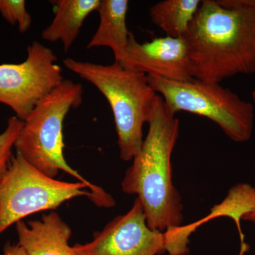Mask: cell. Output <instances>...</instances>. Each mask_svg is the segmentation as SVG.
Listing matches in <instances>:
<instances>
[{
    "label": "cell",
    "instance_id": "cell-19",
    "mask_svg": "<svg viewBox=\"0 0 255 255\" xmlns=\"http://www.w3.org/2000/svg\"><path fill=\"white\" fill-rule=\"evenodd\" d=\"M250 246L246 241L241 242V250L239 255H245L249 251Z\"/></svg>",
    "mask_w": 255,
    "mask_h": 255
},
{
    "label": "cell",
    "instance_id": "cell-7",
    "mask_svg": "<svg viewBox=\"0 0 255 255\" xmlns=\"http://www.w3.org/2000/svg\"><path fill=\"white\" fill-rule=\"evenodd\" d=\"M53 50L32 42L21 63L0 65V103L24 122L33 109L65 79Z\"/></svg>",
    "mask_w": 255,
    "mask_h": 255
},
{
    "label": "cell",
    "instance_id": "cell-15",
    "mask_svg": "<svg viewBox=\"0 0 255 255\" xmlns=\"http://www.w3.org/2000/svg\"><path fill=\"white\" fill-rule=\"evenodd\" d=\"M24 122L16 117H10L7 127L0 134V183L7 172L12 157V148L17 140Z\"/></svg>",
    "mask_w": 255,
    "mask_h": 255
},
{
    "label": "cell",
    "instance_id": "cell-13",
    "mask_svg": "<svg viewBox=\"0 0 255 255\" xmlns=\"http://www.w3.org/2000/svg\"><path fill=\"white\" fill-rule=\"evenodd\" d=\"M255 207V187L246 183L237 184L230 189L227 196L222 203L213 208L211 214L206 219L199 222L176 228L174 232L176 241L179 246L187 248L189 243V236L199 226L205 223L208 219L227 216L236 223L241 242L245 241V235L242 231L241 221L244 215L251 211Z\"/></svg>",
    "mask_w": 255,
    "mask_h": 255
},
{
    "label": "cell",
    "instance_id": "cell-16",
    "mask_svg": "<svg viewBox=\"0 0 255 255\" xmlns=\"http://www.w3.org/2000/svg\"><path fill=\"white\" fill-rule=\"evenodd\" d=\"M0 13L10 24H17L20 33H26L31 27L32 18L24 0H0Z\"/></svg>",
    "mask_w": 255,
    "mask_h": 255
},
{
    "label": "cell",
    "instance_id": "cell-2",
    "mask_svg": "<svg viewBox=\"0 0 255 255\" xmlns=\"http://www.w3.org/2000/svg\"><path fill=\"white\" fill-rule=\"evenodd\" d=\"M158 96L141 148L132 159L122 183V190L140 199L150 229L165 233L182 226V197L172 182V155L179 121Z\"/></svg>",
    "mask_w": 255,
    "mask_h": 255
},
{
    "label": "cell",
    "instance_id": "cell-11",
    "mask_svg": "<svg viewBox=\"0 0 255 255\" xmlns=\"http://www.w3.org/2000/svg\"><path fill=\"white\" fill-rule=\"evenodd\" d=\"M128 0H101L97 11L100 24L87 49L105 46L112 50L115 61L123 65L127 58V48L130 32L127 28Z\"/></svg>",
    "mask_w": 255,
    "mask_h": 255
},
{
    "label": "cell",
    "instance_id": "cell-14",
    "mask_svg": "<svg viewBox=\"0 0 255 255\" xmlns=\"http://www.w3.org/2000/svg\"><path fill=\"white\" fill-rule=\"evenodd\" d=\"M200 0H164L150 9L152 23L166 36L183 38L200 6Z\"/></svg>",
    "mask_w": 255,
    "mask_h": 255
},
{
    "label": "cell",
    "instance_id": "cell-1",
    "mask_svg": "<svg viewBox=\"0 0 255 255\" xmlns=\"http://www.w3.org/2000/svg\"><path fill=\"white\" fill-rule=\"evenodd\" d=\"M183 38L193 78L220 83L255 73V0H204Z\"/></svg>",
    "mask_w": 255,
    "mask_h": 255
},
{
    "label": "cell",
    "instance_id": "cell-10",
    "mask_svg": "<svg viewBox=\"0 0 255 255\" xmlns=\"http://www.w3.org/2000/svg\"><path fill=\"white\" fill-rule=\"evenodd\" d=\"M18 245L27 255H77L69 246L70 226L58 213L43 214L41 220L16 223Z\"/></svg>",
    "mask_w": 255,
    "mask_h": 255
},
{
    "label": "cell",
    "instance_id": "cell-5",
    "mask_svg": "<svg viewBox=\"0 0 255 255\" xmlns=\"http://www.w3.org/2000/svg\"><path fill=\"white\" fill-rule=\"evenodd\" d=\"M152 88L163 99L169 112H184L212 121L233 141H248L253 135L255 107L216 82H176L147 76Z\"/></svg>",
    "mask_w": 255,
    "mask_h": 255
},
{
    "label": "cell",
    "instance_id": "cell-6",
    "mask_svg": "<svg viewBox=\"0 0 255 255\" xmlns=\"http://www.w3.org/2000/svg\"><path fill=\"white\" fill-rule=\"evenodd\" d=\"M87 187L83 182L48 177L16 152L0 183V235L30 215L57 209L74 198L87 196L96 204L93 193L84 191Z\"/></svg>",
    "mask_w": 255,
    "mask_h": 255
},
{
    "label": "cell",
    "instance_id": "cell-4",
    "mask_svg": "<svg viewBox=\"0 0 255 255\" xmlns=\"http://www.w3.org/2000/svg\"><path fill=\"white\" fill-rule=\"evenodd\" d=\"M63 65L105 96L114 115L120 158L132 160L141 148L143 126L148 124L159 96L147 75L116 61L100 65L68 58Z\"/></svg>",
    "mask_w": 255,
    "mask_h": 255
},
{
    "label": "cell",
    "instance_id": "cell-20",
    "mask_svg": "<svg viewBox=\"0 0 255 255\" xmlns=\"http://www.w3.org/2000/svg\"><path fill=\"white\" fill-rule=\"evenodd\" d=\"M252 97H253V105H254L255 107V89L254 91L253 92V93H252Z\"/></svg>",
    "mask_w": 255,
    "mask_h": 255
},
{
    "label": "cell",
    "instance_id": "cell-9",
    "mask_svg": "<svg viewBox=\"0 0 255 255\" xmlns=\"http://www.w3.org/2000/svg\"><path fill=\"white\" fill-rule=\"evenodd\" d=\"M124 67L176 82L194 80L189 50L184 38L157 37L140 43L130 33Z\"/></svg>",
    "mask_w": 255,
    "mask_h": 255
},
{
    "label": "cell",
    "instance_id": "cell-12",
    "mask_svg": "<svg viewBox=\"0 0 255 255\" xmlns=\"http://www.w3.org/2000/svg\"><path fill=\"white\" fill-rule=\"evenodd\" d=\"M55 17L42 32V38L55 43L61 41L64 50L68 52L75 43L87 16L97 11L101 0H56Z\"/></svg>",
    "mask_w": 255,
    "mask_h": 255
},
{
    "label": "cell",
    "instance_id": "cell-3",
    "mask_svg": "<svg viewBox=\"0 0 255 255\" xmlns=\"http://www.w3.org/2000/svg\"><path fill=\"white\" fill-rule=\"evenodd\" d=\"M83 88L70 80L63 82L36 106L28 118L14 147L16 152L35 168L55 178L63 171L86 184L95 196L96 205L112 208L115 200L102 188L94 185L72 168L64 156L63 124L71 109L80 107Z\"/></svg>",
    "mask_w": 255,
    "mask_h": 255
},
{
    "label": "cell",
    "instance_id": "cell-18",
    "mask_svg": "<svg viewBox=\"0 0 255 255\" xmlns=\"http://www.w3.org/2000/svg\"><path fill=\"white\" fill-rule=\"evenodd\" d=\"M242 220L251 221V222L255 223V207L254 209L252 210L251 211H250V212L247 213L246 214H245Z\"/></svg>",
    "mask_w": 255,
    "mask_h": 255
},
{
    "label": "cell",
    "instance_id": "cell-17",
    "mask_svg": "<svg viewBox=\"0 0 255 255\" xmlns=\"http://www.w3.org/2000/svg\"><path fill=\"white\" fill-rule=\"evenodd\" d=\"M3 255H27V254L18 244L14 246L10 243H7L5 245Z\"/></svg>",
    "mask_w": 255,
    "mask_h": 255
},
{
    "label": "cell",
    "instance_id": "cell-8",
    "mask_svg": "<svg viewBox=\"0 0 255 255\" xmlns=\"http://www.w3.org/2000/svg\"><path fill=\"white\" fill-rule=\"evenodd\" d=\"M165 233L147 226L140 199L128 212L117 216L93 240L73 247L77 255H159L166 253Z\"/></svg>",
    "mask_w": 255,
    "mask_h": 255
}]
</instances>
